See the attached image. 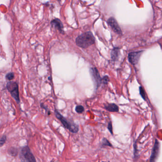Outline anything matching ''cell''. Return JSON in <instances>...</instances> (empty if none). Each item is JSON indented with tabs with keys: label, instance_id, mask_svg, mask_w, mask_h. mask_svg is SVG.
<instances>
[{
	"label": "cell",
	"instance_id": "1",
	"mask_svg": "<svg viewBox=\"0 0 162 162\" xmlns=\"http://www.w3.org/2000/svg\"><path fill=\"white\" fill-rule=\"evenodd\" d=\"M95 39L91 31H88L78 36L76 40L77 45L81 48H86L94 44Z\"/></svg>",
	"mask_w": 162,
	"mask_h": 162
},
{
	"label": "cell",
	"instance_id": "2",
	"mask_svg": "<svg viewBox=\"0 0 162 162\" xmlns=\"http://www.w3.org/2000/svg\"><path fill=\"white\" fill-rule=\"evenodd\" d=\"M55 114L56 118L58 120H60L63 125L66 128L69 130L70 132L73 133H76L78 132V129H79L78 125H77L71 121H68L66 118L63 117L61 115V114H60L57 110H55Z\"/></svg>",
	"mask_w": 162,
	"mask_h": 162
},
{
	"label": "cell",
	"instance_id": "3",
	"mask_svg": "<svg viewBox=\"0 0 162 162\" xmlns=\"http://www.w3.org/2000/svg\"><path fill=\"white\" fill-rule=\"evenodd\" d=\"M7 88L14 100L17 101L18 103L20 102L19 87L17 83L10 81L7 83Z\"/></svg>",
	"mask_w": 162,
	"mask_h": 162
},
{
	"label": "cell",
	"instance_id": "4",
	"mask_svg": "<svg viewBox=\"0 0 162 162\" xmlns=\"http://www.w3.org/2000/svg\"><path fill=\"white\" fill-rule=\"evenodd\" d=\"M143 50L141 51H134L129 53L128 54V60L131 64L135 65L138 62L142 54Z\"/></svg>",
	"mask_w": 162,
	"mask_h": 162
},
{
	"label": "cell",
	"instance_id": "5",
	"mask_svg": "<svg viewBox=\"0 0 162 162\" xmlns=\"http://www.w3.org/2000/svg\"><path fill=\"white\" fill-rule=\"evenodd\" d=\"M107 22L108 25L110 26L113 31L119 35L122 34L121 29L115 19L113 17H110V18L108 19Z\"/></svg>",
	"mask_w": 162,
	"mask_h": 162
},
{
	"label": "cell",
	"instance_id": "6",
	"mask_svg": "<svg viewBox=\"0 0 162 162\" xmlns=\"http://www.w3.org/2000/svg\"><path fill=\"white\" fill-rule=\"evenodd\" d=\"M21 155L26 161L36 162L35 158L30 151L28 147H25L21 150Z\"/></svg>",
	"mask_w": 162,
	"mask_h": 162
},
{
	"label": "cell",
	"instance_id": "7",
	"mask_svg": "<svg viewBox=\"0 0 162 162\" xmlns=\"http://www.w3.org/2000/svg\"><path fill=\"white\" fill-rule=\"evenodd\" d=\"M90 73L97 88H98L102 83V78L100 77L98 70L96 68H90Z\"/></svg>",
	"mask_w": 162,
	"mask_h": 162
},
{
	"label": "cell",
	"instance_id": "8",
	"mask_svg": "<svg viewBox=\"0 0 162 162\" xmlns=\"http://www.w3.org/2000/svg\"><path fill=\"white\" fill-rule=\"evenodd\" d=\"M160 149V143L159 141L155 139L154 147L153 149L152 154L150 157V162H155L158 157Z\"/></svg>",
	"mask_w": 162,
	"mask_h": 162
},
{
	"label": "cell",
	"instance_id": "9",
	"mask_svg": "<svg viewBox=\"0 0 162 162\" xmlns=\"http://www.w3.org/2000/svg\"><path fill=\"white\" fill-rule=\"evenodd\" d=\"M51 25L53 28L58 30L60 33H63V25L60 21V20L58 19H55L51 21Z\"/></svg>",
	"mask_w": 162,
	"mask_h": 162
},
{
	"label": "cell",
	"instance_id": "10",
	"mask_svg": "<svg viewBox=\"0 0 162 162\" xmlns=\"http://www.w3.org/2000/svg\"><path fill=\"white\" fill-rule=\"evenodd\" d=\"M105 108L107 111L111 112H117L119 111L118 106L114 103H111L105 106Z\"/></svg>",
	"mask_w": 162,
	"mask_h": 162
},
{
	"label": "cell",
	"instance_id": "11",
	"mask_svg": "<svg viewBox=\"0 0 162 162\" xmlns=\"http://www.w3.org/2000/svg\"><path fill=\"white\" fill-rule=\"evenodd\" d=\"M120 49L118 48H115L113 49L111 51V58L113 61H116L118 59L120 55Z\"/></svg>",
	"mask_w": 162,
	"mask_h": 162
},
{
	"label": "cell",
	"instance_id": "12",
	"mask_svg": "<svg viewBox=\"0 0 162 162\" xmlns=\"http://www.w3.org/2000/svg\"><path fill=\"white\" fill-rule=\"evenodd\" d=\"M102 147H112V145H111V143L109 142L107 138H104L102 141Z\"/></svg>",
	"mask_w": 162,
	"mask_h": 162
},
{
	"label": "cell",
	"instance_id": "13",
	"mask_svg": "<svg viewBox=\"0 0 162 162\" xmlns=\"http://www.w3.org/2000/svg\"><path fill=\"white\" fill-rule=\"evenodd\" d=\"M75 111L77 112L79 114H81L84 111V107L82 106L78 105L76 107Z\"/></svg>",
	"mask_w": 162,
	"mask_h": 162
},
{
	"label": "cell",
	"instance_id": "14",
	"mask_svg": "<svg viewBox=\"0 0 162 162\" xmlns=\"http://www.w3.org/2000/svg\"><path fill=\"white\" fill-rule=\"evenodd\" d=\"M139 92L141 97L145 100H146V95H145V91L142 87H140Z\"/></svg>",
	"mask_w": 162,
	"mask_h": 162
},
{
	"label": "cell",
	"instance_id": "15",
	"mask_svg": "<svg viewBox=\"0 0 162 162\" xmlns=\"http://www.w3.org/2000/svg\"><path fill=\"white\" fill-rule=\"evenodd\" d=\"M14 78V74L13 73L10 72L6 76V78H7V80H13Z\"/></svg>",
	"mask_w": 162,
	"mask_h": 162
},
{
	"label": "cell",
	"instance_id": "16",
	"mask_svg": "<svg viewBox=\"0 0 162 162\" xmlns=\"http://www.w3.org/2000/svg\"><path fill=\"white\" fill-rule=\"evenodd\" d=\"M108 81H109V78L107 76H106L103 78H102V83H103L104 84H107L108 83Z\"/></svg>",
	"mask_w": 162,
	"mask_h": 162
},
{
	"label": "cell",
	"instance_id": "17",
	"mask_svg": "<svg viewBox=\"0 0 162 162\" xmlns=\"http://www.w3.org/2000/svg\"><path fill=\"white\" fill-rule=\"evenodd\" d=\"M6 137L5 136H3L2 138L0 139V147H2L5 143Z\"/></svg>",
	"mask_w": 162,
	"mask_h": 162
},
{
	"label": "cell",
	"instance_id": "18",
	"mask_svg": "<svg viewBox=\"0 0 162 162\" xmlns=\"http://www.w3.org/2000/svg\"><path fill=\"white\" fill-rule=\"evenodd\" d=\"M108 130L110 131V132L111 134H113V128H112V124L111 122L108 123Z\"/></svg>",
	"mask_w": 162,
	"mask_h": 162
}]
</instances>
